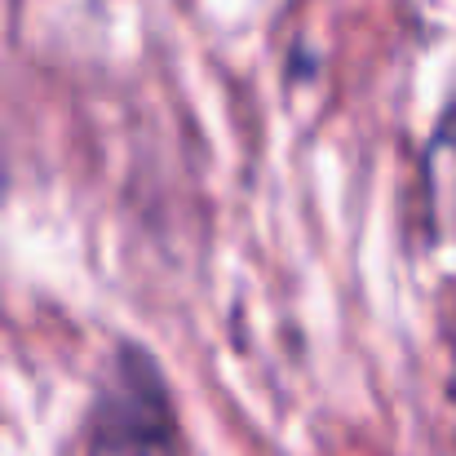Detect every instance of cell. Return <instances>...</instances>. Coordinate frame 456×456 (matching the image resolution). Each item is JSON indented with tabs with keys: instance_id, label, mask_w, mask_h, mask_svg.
Returning <instances> with one entry per match:
<instances>
[{
	"instance_id": "1",
	"label": "cell",
	"mask_w": 456,
	"mask_h": 456,
	"mask_svg": "<svg viewBox=\"0 0 456 456\" xmlns=\"http://www.w3.org/2000/svg\"><path fill=\"white\" fill-rule=\"evenodd\" d=\"M94 456H177L168 390L142 350H120L89 426Z\"/></svg>"
}]
</instances>
